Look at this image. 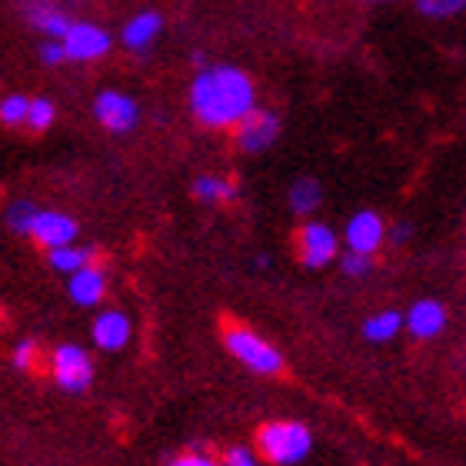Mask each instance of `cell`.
Wrapping results in <instances>:
<instances>
[{
	"instance_id": "9",
	"label": "cell",
	"mask_w": 466,
	"mask_h": 466,
	"mask_svg": "<svg viewBox=\"0 0 466 466\" xmlns=\"http://www.w3.org/2000/svg\"><path fill=\"white\" fill-rule=\"evenodd\" d=\"M343 243H347V250L373 257V253L387 243V224H383V217H380L377 210H360V214H353L347 220V227H343Z\"/></svg>"
},
{
	"instance_id": "26",
	"label": "cell",
	"mask_w": 466,
	"mask_h": 466,
	"mask_svg": "<svg viewBox=\"0 0 466 466\" xmlns=\"http://www.w3.org/2000/svg\"><path fill=\"white\" fill-rule=\"evenodd\" d=\"M37 54H40V64H47V67H64V64H67V50H64L60 40L44 37V44H40Z\"/></svg>"
},
{
	"instance_id": "1",
	"label": "cell",
	"mask_w": 466,
	"mask_h": 466,
	"mask_svg": "<svg viewBox=\"0 0 466 466\" xmlns=\"http://www.w3.org/2000/svg\"><path fill=\"white\" fill-rule=\"evenodd\" d=\"M187 107L207 130H233L257 110V84L243 67L207 64L190 80Z\"/></svg>"
},
{
	"instance_id": "5",
	"label": "cell",
	"mask_w": 466,
	"mask_h": 466,
	"mask_svg": "<svg viewBox=\"0 0 466 466\" xmlns=\"http://www.w3.org/2000/svg\"><path fill=\"white\" fill-rule=\"evenodd\" d=\"M64 50H67V64H94L104 60L114 47V34L107 27H100L94 20H77L70 24V30L60 37Z\"/></svg>"
},
{
	"instance_id": "3",
	"label": "cell",
	"mask_w": 466,
	"mask_h": 466,
	"mask_svg": "<svg viewBox=\"0 0 466 466\" xmlns=\"http://www.w3.org/2000/svg\"><path fill=\"white\" fill-rule=\"evenodd\" d=\"M224 347L230 350V357L240 360L250 373H260V377H277V373H283L280 350L270 347L260 333H253L250 327H243V323H227Z\"/></svg>"
},
{
	"instance_id": "13",
	"label": "cell",
	"mask_w": 466,
	"mask_h": 466,
	"mask_svg": "<svg viewBox=\"0 0 466 466\" xmlns=\"http://www.w3.org/2000/svg\"><path fill=\"white\" fill-rule=\"evenodd\" d=\"M30 237L47 250L64 247V243H77V220L60 210H37L34 224H30Z\"/></svg>"
},
{
	"instance_id": "30",
	"label": "cell",
	"mask_w": 466,
	"mask_h": 466,
	"mask_svg": "<svg viewBox=\"0 0 466 466\" xmlns=\"http://www.w3.org/2000/svg\"><path fill=\"white\" fill-rule=\"evenodd\" d=\"M360 4H393V0H360Z\"/></svg>"
},
{
	"instance_id": "25",
	"label": "cell",
	"mask_w": 466,
	"mask_h": 466,
	"mask_svg": "<svg viewBox=\"0 0 466 466\" xmlns=\"http://www.w3.org/2000/svg\"><path fill=\"white\" fill-rule=\"evenodd\" d=\"M37 360H40V347L37 340H24L17 350H14V367L17 370H37Z\"/></svg>"
},
{
	"instance_id": "15",
	"label": "cell",
	"mask_w": 466,
	"mask_h": 466,
	"mask_svg": "<svg viewBox=\"0 0 466 466\" xmlns=\"http://www.w3.org/2000/svg\"><path fill=\"white\" fill-rule=\"evenodd\" d=\"M104 293H107V277L100 267L87 263L84 270L70 273V300L77 307H97L104 300Z\"/></svg>"
},
{
	"instance_id": "28",
	"label": "cell",
	"mask_w": 466,
	"mask_h": 466,
	"mask_svg": "<svg viewBox=\"0 0 466 466\" xmlns=\"http://www.w3.org/2000/svg\"><path fill=\"white\" fill-rule=\"evenodd\" d=\"M170 466H224V463H217L207 453H180L177 460H170Z\"/></svg>"
},
{
	"instance_id": "19",
	"label": "cell",
	"mask_w": 466,
	"mask_h": 466,
	"mask_svg": "<svg viewBox=\"0 0 466 466\" xmlns=\"http://www.w3.org/2000/svg\"><path fill=\"white\" fill-rule=\"evenodd\" d=\"M287 200H290V210H297V214H313L323 200L320 180H313V177H300V180H293Z\"/></svg>"
},
{
	"instance_id": "17",
	"label": "cell",
	"mask_w": 466,
	"mask_h": 466,
	"mask_svg": "<svg viewBox=\"0 0 466 466\" xmlns=\"http://www.w3.org/2000/svg\"><path fill=\"white\" fill-rule=\"evenodd\" d=\"M400 330H407L400 310H380L363 320V337H367L370 343H390Z\"/></svg>"
},
{
	"instance_id": "24",
	"label": "cell",
	"mask_w": 466,
	"mask_h": 466,
	"mask_svg": "<svg viewBox=\"0 0 466 466\" xmlns=\"http://www.w3.org/2000/svg\"><path fill=\"white\" fill-rule=\"evenodd\" d=\"M34 214L37 207L27 204V200H17V204L7 207V227L14 233H30V224H34Z\"/></svg>"
},
{
	"instance_id": "21",
	"label": "cell",
	"mask_w": 466,
	"mask_h": 466,
	"mask_svg": "<svg viewBox=\"0 0 466 466\" xmlns=\"http://www.w3.org/2000/svg\"><path fill=\"white\" fill-rule=\"evenodd\" d=\"M57 120V104L50 97H30V110H27V127L34 134H44L50 130Z\"/></svg>"
},
{
	"instance_id": "8",
	"label": "cell",
	"mask_w": 466,
	"mask_h": 466,
	"mask_svg": "<svg viewBox=\"0 0 466 466\" xmlns=\"http://www.w3.org/2000/svg\"><path fill=\"white\" fill-rule=\"evenodd\" d=\"M280 114H273L267 107H257L247 120L233 127V144L240 154H263V150H270L277 144V137H280Z\"/></svg>"
},
{
	"instance_id": "27",
	"label": "cell",
	"mask_w": 466,
	"mask_h": 466,
	"mask_svg": "<svg viewBox=\"0 0 466 466\" xmlns=\"http://www.w3.org/2000/svg\"><path fill=\"white\" fill-rule=\"evenodd\" d=\"M224 466H260L257 457H253V450L247 447H230L224 453Z\"/></svg>"
},
{
	"instance_id": "29",
	"label": "cell",
	"mask_w": 466,
	"mask_h": 466,
	"mask_svg": "<svg viewBox=\"0 0 466 466\" xmlns=\"http://www.w3.org/2000/svg\"><path fill=\"white\" fill-rule=\"evenodd\" d=\"M410 237H413V224H407V220H400V224L387 227V240L393 243V247H403Z\"/></svg>"
},
{
	"instance_id": "14",
	"label": "cell",
	"mask_w": 466,
	"mask_h": 466,
	"mask_svg": "<svg viewBox=\"0 0 466 466\" xmlns=\"http://www.w3.org/2000/svg\"><path fill=\"white\" fill-rule=\"evenodd\" d=\"M130 333H134V327H130V317L124 310H104L94 320V343L107 353L124 350L130 343Z\"/></svg>"
},
{
	"instance_id": "2",
	"label": "cell",
	"mask_w": 466,
	"mask_h": 466,
	"mask_svg": "<svg viewBox=\"0 0 466 466\" xmlns=\"http://www.w3.org/2000/svg\"><path fill=\"white\" fill-rule=\"evenodd\" d=\"M257 447L273 466H297L310 457L313 433L297 420H273L257 430Z\"/></svg>"
},
{
	"instance_id": "18",
	"label": "cell",
	"mask_w": 466,
	"mask_h": 466,
	"mask_svg": "<svg viewBox=\"0 0 466 466\" xmlns=\"http://www.w3.org/2000/svg\"><path fill=\"white\" fill-rule=\"evenodd\" d=\"M194 197L204 204H230L237 197V187L220 174H200L194 180Z\"/></svg>"
},
{
	"instance_id": "6",
	"label": "cell",
	"mask_w": 466,
	"mask_h": 466,
	"mask_svg": "<svg viewBox=\"0 0 466 466\" xmlns=\"http://www.w3.org/2000/svg\"><path fill=\"white\" fill-rule=\"evenodd\" d=\"M293 247H297L300 263L310 267V270H320L327 263L340 260V237H337V230L330 224H323V220H307L297 230Z\"/></svg>"
},
{
	"instance_id": "20",
	"label": "cell",
	"mask_w": 466,
	"mask_h": 466,
	"mask_svg": "<svg viewBox=\"0 0 466 466\" xmlns=\"http://www.w3.org/2000/svg\"><path fill=\"white\" fill-rule=\"evenodd\" d=\"M413 7L427 20H457L466 14V0H413Z\"/></svg>"
},
{
	"instance_id": "16",
	"label": "cell",
	"mask_w": 466,
	"mask_h": 466,
	"mask_svg": "<svg viewBox=\"0 0 466 466\" xmlns=\"http://www.w3.org/2000/svg\"><path fill=\"white\" fill-rule=\"evenodd\" d=\"M47 263L57 273H77L84 270L87 263H94V250L90 247H77V243H64V247H54L47 250Z\"/></svg>"
},
{
	"instance_id": "12",
	"label": "cell",
	"mask_w": 466,
	"mask_h": 466,
	"mask_svg": "<svg viewBox=\"0 0 466 466\" xmlns=\"http://www.w3.org/2000/svg\"><path fill=\"white\" fill-rule=\"evenodd\" d=\"M164 34V17L160 10H137L134 17H127V24L120 27V44H124L130 54H147Z\"/></svg>"
},
{
	"instance_id": "11",
	"label": "cell",
	"mask_w": 466,
	"mask_h": 466,
	"mask_svg": "<svg viewBox=\"0 0 466 466\" xmlns=\"http://www.w3.org/2000/svg\"><path fill=\"white\" fill-rule=\"evenodd\" d=\"M447 320H450L447 307L440 300H430V297L417 300L403 313V327H407L410 337H417V340H437L440 333L447 330Z\"/></svg>"
},
{
	"instance_id": "23",
	"label": "cell",
	"mask_w": 466,
	"mask_h": 466,
	"mask_svg": "<svg viewBox=\"0 0 466 466\" xmlns=\"http://www.w3.org/2000/svg\"><path fill=\"white\" fill-rule=\"evenodd\" d=\"M340 270H343V277H350V280H363V277H370V270H373V257L347 250L340 257Z\"/></svg>"
},
{
	"instance_id": "10",
	"label": "cell",
	"mask_w": 466,
	"mask_h": 466,
	"mask_svg": "<svg viewBox=\"0 0 466 466\" xmlns=\"http://www.w3.org/2000/svg\"><path fill=\"white\" fill-rule=\"evenodd\" d=\"M20 14H24V20L37 30L40 37L47 40H60L70 30V24H74V17L60 7L57 0H20Z\"/></svg>"
},
{
	"instance_id": "7",
	"label": "cell",
	"mask_w": 466,
	"mask_h": 466,
	"mask_svg": "<svg viewBox=\"0 0 466 466\" xmlns=\"http://www.w3.org/2000/svg\"><path fill=\"white\" fill-rule=\"evenodd\" d=\"M94 116L97 124L110 134H130L137 124H140V104H137L130 94L116 87H104L94 97Z\"/></svg>"
},
{
	"instance_id": "22",
	"label": "cell",
	"mask_w": 466,
	"mask_h": 466,
	"mask_svg": "<svg viewBox=\"0 0 466 466\" xmlns=\"http://www.w3.org/2000/svg\"><path fill=\"white\" fill-rule=\"evenodd\" d=\"M27 110H30V97H24V94H7V97L0 100V124L27 127Z\"/></svg>"
},
{
	"instance_id": "4",
	"label": "cell",
	"mask_w": 466,
	"mask_h": 466,
	"mask_svg": "<svg viewBox=\"0 0 466 466\" xmlns=\"http://www.w3.org/2000/svg\"><path fill=\"white\" fill-rule=\"evenodd\" d=\"M50 377L67 393H84L94 383V360L77 343H60L50 350Z\"/></svg>"
}]
</instances>
